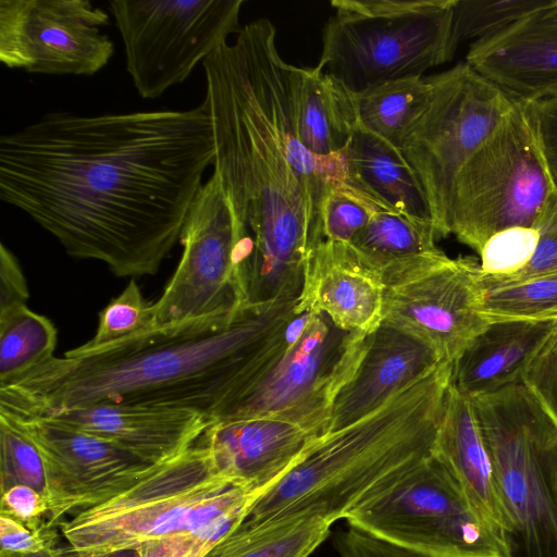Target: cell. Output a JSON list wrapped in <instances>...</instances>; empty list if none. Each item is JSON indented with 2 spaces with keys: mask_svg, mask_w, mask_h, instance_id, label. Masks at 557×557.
<instances>
[{
  "mask_svg": "<svg viewBox=\"0 0 557 557\" xmlns=\"http://www.w3.org/2000/svg\"><path fill=\"white\" fill-rule=\"evenodd\" d=\"M152 327V304L143 296L134 278L100 311L94 337L83 346L102 347Z\"/></svg>",
  "mask_w": 557,
  "mask_h": 557,
  "instance_id": "34",
  "label": "cell"
},
{
  "mask_svg": "<svg viewBox=\"0 0 557 557\" xmlns=\"http://www.w3.org/2000/svg\"><path fill=\"white\" fill-rule=\"evenodd\" d=\"M344 156V180L380 208L432 223L424 191L398 148L359 126Z\"/></svg>",
  "mask_w": 557,
  "mask_h": 557,
  "instance_id": "24",
  "label": "cell"
},
{
  "mask_svg": "<svg viewBox=\"0 0 557 557\" xmlns=\"http://www.w3.org/2000/svg\"><path fill=\"white\" fill-rule=\"evenodd\" d=\"M428 78L431 99L405 134L399 150L424 191L441 238L445 237L457 174L509 112L513 100L466 62Z\"/></svg>",
  "mask_w": 557,
  "mask_h": 557,
  "instance_id": "11",
  "label": "cell"
},
{
  "mask_svg": "<svg viewBox=\"0 0 557 557\" xmlns=\"http://www.w3.org/2000/svg\"><path fill=\"white\" fill-rule=\"evenodd\" d=\"M367 344L368 335L344 331L323 313L296 314L283 345L219 421L275 418L323 435Z\"/></svg>",
  "mask_w": 557,
  "mask_h": 557,
  "instance_id": "9",
  "label": "cell"
},
{
  "mask_svg": "<svg viewBox=\"0 0 557 557\" xmlns=\"http://www.w3.org/2000/svg\"><path fill=\"white\" fill-rule=\"evenodd\" d=\"M556 331L557 321L490 323L454 362L451 383L470 398L521 383Z\"/></svg>",
  "mask_w": 557,
  "mask_h": 557,
  "instance_id": "22",
  "label": "cell"
},
{
  "mask_svg": "<svg viewBox=\"0 0 557 557\" xmlns=\"http://www.w3.org/2000/svg\"><path fill=\"white\" fill-rule=\"evenodd\" d=\"M243 0H113L126 71L144 99L161 97L238 34Z\"/></svg>",
  "mask_w": 557,
  "mask_h": 557,
  "instance_id": "12",
  "label": "cell"
},
{
  "mask_svg": "<svg viewBox=\"0 0 557 557\" xmlns=\"http://www.w3.org/2000/svg\"><path fill=\"white\" fill-rule=\"evenodd\" d=\"M215 154L210 119L189 110L51 112L0 137V199L76 259L121 277L156 274Z\"/></svg>",
  "mask_w": 557,
  "mask_h": 557,
  "instance_id": "1",
  "label": "cell"
},
{
  "mask_svg": "<svg viewBox=\"0 0 557 557\" xmlns=\"http://www.w3.org/2000/svg\"><path fill=\"white\" fill-rule=\"evenodd\" d=\"M382 275L350 244L323 240L311 253L295 312L323 313L339 329L369 335L383 322Z\"/></svg>",
  "mask_w": 557,
  "mask_h": 557,
  "instance_id": "18",
  "label": "cell"
},
{
  "mask_svg": "<svg viewBox=\"0 0 557 557\" xmlns=\"http://www.w3.org/2000/svg\"><path fill=\"white\" fill-rule=\"evenodd\" d=\"M319 436L299 424L275 418H246L211 423L198 443L216 470L260 494L276 482Z\"/></svg>",
  "mask_w": 557,
  "mask_h": 557,
  "instance_id": "20",
  "label": "cell"
},
{
  "mask_svg": "<svg viewBox=\"0 0 557 557\" xmlns=\"http://www.w3.org/2000/svg\"><path fill=\"white\" fill-rule=\"evenodd\" d=\"M346 520L349 527L428 557H505L500 536L434 456Z\"/></svg>",
  "mask_w": 557,
  "mask_h": 557,
  "instance_id": "10",
  "label": "cell"
},
{
  "mask_svg": "<svg viewBox=\"0 0 557 557\" xmlns=\"http://www.w3.org/2000/svg\"><path fill=\"white\" fill-rule=\"evenodd\" d=\"M0 515L32 530L47 525L48 505L44 494L27 485H14L1 493Z\"/></svg>",
  "mask_w": 557,
  "mask_h": 557,
  "instance_id": "38",
  "label": "cell"
},
{
  "mask_svg": "<svg viewBox=\"0 0 557 557\" xmlns=\"http://www.w3.org/2000/svg\"><path fill=\"white\" fill-rule=\"evenodd\" d=\"M334 546L339 557H428L352 527L336 534Z\"/></svg>",
  "mask_w": 557,
  "mask_h": 557,
  "instance_id": "40",
  "label": "cell"
},
{
  "mask_svg": "<svg viewBox=\"0 0 557 557\" xmlns=\"http://www.w3.org/2000/svg\"><path fill=\"white\" fill-rule=\"evenodd\" d=\"M471 400L493 467L505 557H557V423L523 382Z\"/></svg>",
  "mask_w": 557,
  "mask_h": 557,
  "instance_id": "6",
  "label": "cell"
},
{
  "mask_svg": "<svg viewBox=\"0 0 557 557\" xmlns=\"http://www.w3.org/2000/svg\"><path fill=\"white\" fill-rule=\"evenodd\" d=\"M453 363L368 416L317 437L276 482L253 498L237 525L312 519L332 525L433 456Z\"/></svg>",
  "mask_w": 557,
  "mask_h": 557,
  "instance_id": "4",
  "label": "cell"
},
{
  "mask_svg": "<svg viewBox=\"0 0 557 557\" xmlns=\"http://www.w3.org/2000/svg\"><path fill=\"white\" fill-rule=\"evenodd\" d=\"M257 495L221 474L209 449L196 442L124 493L64 520L59 529L67 545L84 554L137 548L180 534L222 539Z\"/></svg>",
  "mask_w": 557,
  "mask_h": 557,
  "instance_id": "5",
  "label": "cell"
},
{
  "mask_svg": "<svg viewBox=\"0 0 557 557\" xmlns=\"http://www.w3.org/2000/svg\"><path fill=\"white\" fill-rule=\"evenodd\" d=\"M534 228L539 232V242L530 262L518 273L500 280L483 275L480 269V285L519 283L557 272V193L546 205Z\"/></svg>",
  "mask_w": 557,
  "mask_h": 557,
  "instance_id": "36",
  "label": "cell"
},
{
  "mask_svg": "<svg viewBox=\"0 0 557 557\" xmlns=\"http://www.w3.org/2000/svg\"><path fill=\"white\" fill-rule=\"evenodd\" d=\"M480 287V313L490 323L557 321V272L519 283Z\"/></svg>",
  "mask_w": 557,
  "mask_h": 557,
  "instance_id": "30",
  "label": "cell"
},
{
  "mask_svg": "<svg viewBox=\"0 0 557 557\" xmlns=\"http://www.w3.org/2000/svg\"><path fill=\"white\" fill-rule=\"evenodd\" d=\"M54 528L32 530L23 523L0 515V553L33 554L55 547Z\"/></svg>",
  "mask_w": 557,
  "mask_h": 557,
  "instance_id": "39",
  "label": "cell"
},
{
  "mask_svg": "<svg viewBox=\"0 0 557 557\" xmlns=\"http://www.w3.org/2000/svg\"><path fill=\"white\" fill-rule=\"evenodd\" d=\"M58 332L45 315L21 305L0 311V386L51 358Z\"/></svg>",
  "mask_w": 557,
  "mask_h": 557,
  "instance_id": "29",
  "label": "cell"
},
{
  "mask_svg": "<svg viewBox=\"0 0 557 557\" xmlns=\"http://www.w3.org/2000/svg\"><path fill=\"white\" fill-rule=\"evenodd\" d=\"M537 242L534 227L516 226L494 234L479 253L482 274L500 280L518 273L530 262Z\"/></svg>",
  "mask_w": 557,
  "mask_h": 557,
  "instance_id": "35",
  "label": "cell"
},
{
  "mask_svg": "<svg viewBox=\"0 0 557 557\" xmlns=\"http://www.w3.org/2000/svg\"><path fill=\"white\" fill-rule=\"evenodd\" d=\"M61 557H140L137 548L119 549L102 554H84L74 550L69 545L66 547H60Z\"/></svg>",
  "mask_w": 557,
  "mask_h": 557,
  "instance_id": "43",
  "label": "cell"
},
{
  "mask_svg": "<svg viewBox=\"0 0 557 557\" xmlns=\"http://www.w3.org/2000/svg\"><path fill=\"white\" fill-rule=\"evenodd\" d=\"M528 104L536 125L546 162L557 186V97Z\"/></svg>",
  "mask_w": 557,
  "mask_h": 557,
  "instance_id": "41",
  "label": "cell"
},
{
  "mask_svg": "<svg viewBox=\"0 0 557 557\" xmlns=\"http://www.w3.org/2000/svg\"><path fill=\"white\" fill-rule=\"evenodd\" d=\"M466 63L513 101L557 97V0L471 44Z\"/></svg>",
  "mask_w": 557,
  "mask_h": 557,
  "instance_id": "17",
  "label": "cell"
},
{
  "mask_svg": "<svg viewBox=\"0 0 557 557\" xmlns=\"http://www.w3.org/2000/svg\"><path fill=\"white\" fill-rule=\"evenodd\" d=\"M433 456L453 473L475 509L500 536L502 513L493 467L473 403L453 383L445 396Z\"/></svg>",
  "mask_w": 557,
  "mask_h": 557,
  "instance_id": "23",
  "label": "cell"
},
{
  "mask_svg": "<svg viewBox=\"0 0 557 557\" xmlns=\"http://www.w3.org/2000/svg\"><path fill=\"white\" fill-rule=\"evenodd\" d=\"M28 287L21 265L13 252L0 245V311L26 305Z\"/></svg>",
  "mask_w": 557,
  "mask_h": 557,
  "instance_id": "42",
  "label": "cell"
},
{
  "mask_svg": "<svg viewBox=\"0 0 557 557\" xmlns=\"http://www.w3.org/2000/svg\"><path fill=\"white\" fill-rule=\"evenodd\" d=\"M456 0H333L317 65L354 94L450 61Z\"/></svg>",
  "mask_w": 557,
  "mask_h": 557,
  "instance_id": "7",
  "label": "cell"
},
{
  "mask_svg": "<svg viewBox=\"0 0 557 557\" xmlns=\"http://www.w3.org/2000/svg\"><path fill=\"white\" fill-rule=\"evenodd\" d=\"M294 106L297 136L320 158L344 151L360 126L356 94L318 66H297Z\"/></svg>",
  "mask_w": 557,
  "mask_h": 557,
  "instance_id": "25",
  "label": "cell"
},
{
  "mask_svg": "<svg viewBox=\"0 0 557 557\" xmlns=\"http://www.w3.org/2000/svg\"><path fill=\"white\" fill-rule=\"evenodd\" d=\"M330 528L312 519L259 528L236 524L203 557H309L329 537Z\"/></svg>",
  "mask_w": 557,
  "mask_h": 557,
  "instance_id": "28",
  "label": "cell"
},
{
  "mask_svg": "<svg viewBox=\"0 0 557 557\" xmlns=\"http://www.w3.org/2000/svg\"><path fill=\"white\" fill-rule=\"evenodd\" d=\"M37 417L107 440L153 463L166 461L193 446L213 423L187 409L116 404L77 406Z\"/></svg>",
  "mask_w": 557,
  "mask_h": 557,
  "instance_id": "19",
  "label": "cell"
},
{
  "mask_svg": "<svg viewBox=\"0 0 557 557\" xmlns=\"http://www.w3.org/2000/svg\"><path fill=\"white\" fill-rule=\"evenodd\" d=\"M431 95L432 85L423 76L386 82L356 94L360 126L399 149Z\"/></svg>",
  "mask_w": 557,
  "mask_h": 557,
  "instance_id": "27",
  "label": "cell"
},
{
  "mask_svg": "<svg viewBox=\"0 0 557 557\" xmlns=\"http://www.w3.org/2000/svg\"><path fill=\"white\" fill-rule=\"evenodd\" d=\"M556 193L530 107L513 101L457 174L445 237L454 235L480 253L500 231L535 227Z\"/></svg>",
  "mask_w": 557,
  "mask_h": 557,
  "instance_id": "8",
  "label": "cell"
},
{
  "mask_svg": "<svg viewBox=\"0 0 557 557\" xmlns=\"http://www.w3.org/2000/svg\"><path fill=\"white\" fill-rule=\"evenodd\" d=\"M38 448L46 475L47 525L59 527L124 493L158 465L101 437L46 417L0 412Z\"/></svg>",
  "mask_w": 557,
  "mask_h": 557,
  "instance_id": "15",
  "label": "cell"
},
{
  "mask_svg": "<svg viewBox=\"0 0 557 557\" xmlns=\"http://www.w3.org/2000/svg\"><path fill=\"white\" fill-rule=\"evenodd\" d=\"M296 301L245 305L52 356L0 386V412L116 404L187 409L216 422L285 342Z\"/></svg>",
  "mask_w": 557,
  "mask_h": 557,
  "instance_id": "3",
  "label": "cell"
},
{
  "mask_svg": "<svg viewBox=\"0 0 557 557\" xmlns=\"http://www.w3.org/2000/svg\"><path fill=\"white\" fill-rule=\"evenodd\" d=\"M442 361L425 343L382 322L368 335L367 349L356 373L336 396L325 433L373 412Z\"/></svg>",
  "mask_w": 557,
  "mask_h": 557,
  "instance_id": "21",
  "label": "cell"
},
{
  "mask_svg": "<svg viewBox=\"0 0 557 557\" xmlns=\"http://www.w3.org/2000/svg\"><path fill=\"white\" fill-rule=\"evenodd\" d=\"M379 209L382 208L347 181L331 182L321 206L323 240L350 244Z\"/></svg>",
  "mask_w": 557,
  "mask_h": 557,
  "instance_id": "32",
  "label": "cell"
},
{
  "mask_svg": "<svg viewBox=\"0 0 557 557\" xmlns=\"http://www.w3.org/2000/svg\"><path fill=\"white\" fill-rule=\"evenodd\" d=\"M109 14L88 0H0V61L33 74L91 76L114 53Z\"/></svg>",
  "mask_w": 557,
  "mask_h": 557,
  "instance_id": "16",
  "label": "cell"
},
{
  "mask_svg": "<svg viewBox=\"0 0 557 557\" xmlns=\"http://www.w3.org/2000/svg\"><path fill=\"white\" fill-rule=\"evenodd\" d=\"M0 557H61V549L55 546L33 554L0 553Z\"/></svg>",
  "mask_w": 557,
  "mask_h": 557,
  "instance_id": "44",
  "label": "cell"
},
{
  "mask_svg": "<svg viewBox=\"0 0 557 557\" xmlns=\"http://www.w3.org/2000/svg\"><path fill=\"white\" fill-rule=\"evenodd\" d=\"M267 18L244 25L203 63L201 103L212 126L213 171L232 203L237 276L246 305L296 300L307 262L323 242L321 206L343 180L344 151L320 158L295 125L297 66L278 54Z\"/></svg>",
  "mask_w": 557,
  "mask_h": 557,
  "instance_id": "2",
  "label": "cell"
},
{
  "mask_svg": "<svg viewBox=\"0 0 557 557\" xmlns=\"http://www.w3.org/2000/svg\"><path fill=\"white\" fill-rule=\"evenodd\" d=\"M431 222L379 209L350 242V246L381 275L419 258L441 251Z\"/></svg>",
  "mask_w": 557,
  "mask_h": 557,
  "instance_id": "26",
  "label": "cell"
},
{
  "mask_svg": "<svg viewBox=\"0 0 557 557\" xmlns=\"http://www.w3.org/2000/svg\"><path fill=\"white\" fill-rule=\"evenodd\" d=\"M14 485H27L45 495V466L29 437L0 417V491L3 493Z\"/></svg>",
  "mask_w": 557,
  "mask_h": 557,
  "instance_id": "33",
  "label": "cell"
},
{
  "mask_svg": "<svg viewBox=\"0 0 557 557\" xmlns=\"http://www.w3.org/2000/svg\"><path fill=\"white\" fill-rule=\"evenodd\" d=\"M555 0H456L453 35L458 47L474 44L508 28L530 13Z\"/></svg>",
  "mask_w": 557,
  "mask_h": 557,
  "instance_id": "31",
  "label": "cell"
},
{
  "mask_svg": "<svg viewBox=\"0 0 557 557\" xmlns=\"http://www.w3.org/2000/svg\"><path fill=\"white\" fill-rule=\"evenodd\" d=\"M523 383L557 423V331L528 368Z\"/></svg>",
  "mask_w": 557,
  "mask_h": 557,
  "instance_id": "37",
  "label": "cell"
},
{
  "mask_svg": "<svg viewBox=\"0 0 557 557\" xmlns=\"http://www.w3.org/2000/svg\"><path fill=\"white\" fill-rule=\"evenodd\" d=\"M237 222L219 175L198 190L178 242L183 253L160 298L152 327L228 314L245 306L236 268Z\"/></svg>",
  "mask_w": 557,
  "mask_h": 557,
  "instance_id": "14",
  "label": "cell"
},
{
  "mask_svg": "<svg viewBox=\"0 0 557 557\" xmlns=\"http://www.w3.org/2000/svg\"><path fill=\"white\" fill-rule=\"evenodd\" d=\"M480 264L442 250L382 274L383 322L454 364L490 322L480 313Z\"/></svg>",
  "mask_w": 557,
  "mask_h": 557,
  "instance_id": "13",
  "label": "cell"
}]
</instances>
